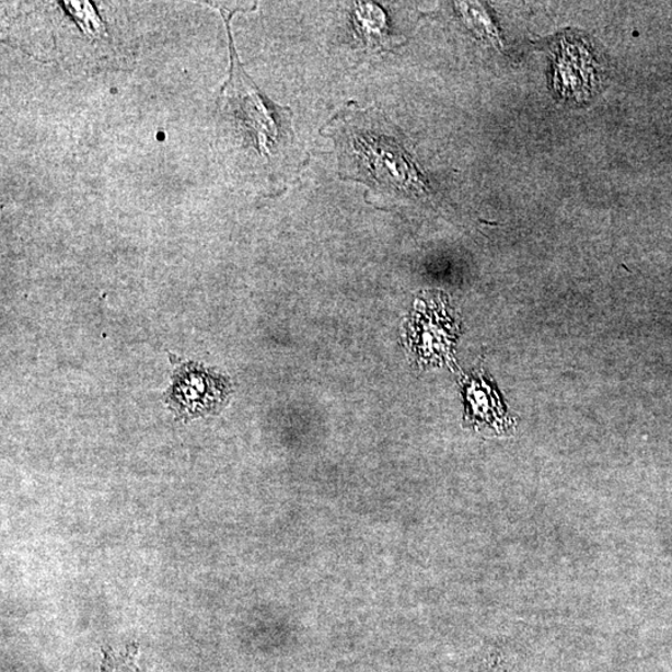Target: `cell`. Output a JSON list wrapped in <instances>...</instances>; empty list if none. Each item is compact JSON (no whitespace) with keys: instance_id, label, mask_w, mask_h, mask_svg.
<instances>
[{"instance_id":"1","label":"cell","mask_w":672,"mask_h":672,"mask_svg":"<svg viewBox=\"0 0 672 672\" xmlns=\"http://www.w3.org/2000/svg\"><path fill=\"white\" fill-rule=\"evenodd\" d=\"M360 125L343 127L340 139H336L341 149L344 163H352V178L374 183L413 196L428 194L429 186L408 157L402 143L394 136H387L374 126Z\"/></svg>"},{"instance_id":"2","label":"cell","mask_w":672,"mask_h":672,"mask_svg":"<svg viewBox=\"0 0 672 672\" xmlns=\"http://www.w3.org/2000/svg\"><path fill=\"white\" fill-rule=\"evenodd\" d=\"M230 20L225 21V26L230 39L231 77L222 89L218 104L224 113L232 114L243 125L262 154H270L280 136L278 107L267 105V100L244 71L234 48Z\"/></svg>"},{"instance_id":"3","label":"cell","mask_w":672,"mask_h":672,"mask_svg":"<svg viewBox=\"0 0 672 672\" xmlns=\"http://www.w3.org/2000/svg\"><path fill=\"white\" fill-rule=\"evenodd\" d=\"M225 381L196 366L181 369L171 392V403L177 414L196 417L213 413L224 403L227 396Z\"/></svg>"},{"instance_id":"4","label":"cell","mask_w":672,"mask_h":672,"mask_svg":"<svg viewBox=\"0 0 672 672\" xmlns=\"http://www.w3.org/2000/svg\"><path fill=\"white\" fill-rule=\"evenodd\" d=\"M354 28L368 48L385 50L390 43L387 16L374 3H359L352 12Z\"/></svg>"},{"instance_id":"5","label":"cell","mask_w":672,"mask_h":672,"mask_svg":"<svg viewBox=\"0 0 672 672\" xmlns=\"http://www.w3.org/2000/svg\"><path fill=\"white\" fill-rule=\"evenodd\" d=\"M468 389V402L474 407L476 416L485 414L484 417L502 415L501 406H499L498 397L493 393L488 386H479L474 384Z\"/></svg>"},{"instance_id":"6","label":"cell","mask_w":672,"mask_h":672,"mask_svg":"<svg viewBox=\"0 0 672 672\" xmlns=\"http://www.w3.org/2000/svg\"><path fill=\"white\" fill-rule=\"evenodd\" d=\"M66 8L76 18L90 35L102 36L105 33L104 25L90 3L67 2Z\"/></svg>"},{"instance_id":"7","label":"cell","mask_w":672,"mask_h":672,"mask_svg":"<svg viewBox=\"0 0 672 672\" xmlns=\"http://www.w3.org/2000/svg\"><path fill=\"white\" fill-rule=\"evenodd\" d=\"M132 649L126 656H108L104 659L103 672H135Z\"/></svg>"}]
</instances>
